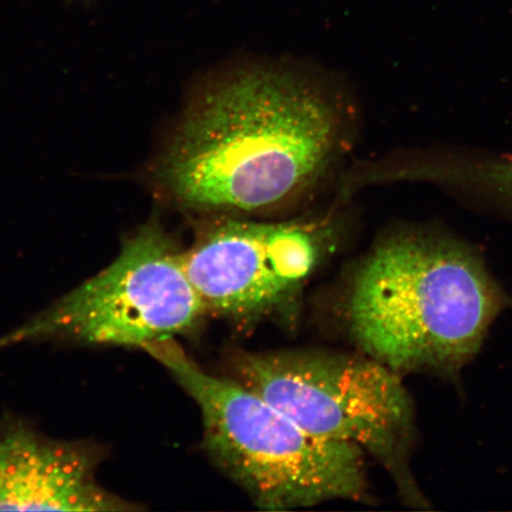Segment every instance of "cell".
<instances>
[{
	"label": "cell",
	"instance_id": "ba28073f",
	"mask_svg": "<svg viewBox=\"0 0 512 512\" xmlns=\"http://www.w3.org/2000/svg\"><path fill=\"white\" fill-rule=\"evenodd\" d=\"M395 172L408 181H430L482 191L512 206V159H416Z\"/></svg>",
	"mask_w": 512,
	"mask_h": 512
},
{
	"label": "cell",
	"instance_id": "7a4b0ae2",
	"mask_svg": "<svg viewBox=\"0 0 512 512\" xmlns=\"http://www.w3.org/2000/svg\"><path fill=\"white\" fill-rule=\"evenodd\" d=\"M509 304L470 247L401 232L382 239L358 266L345 317L363 354L396 374L454 380Z\"/></svg>",
	"mask_w": 512,
	"mask_h": 512
},
{
	"label": "cell",
	"instance_id": "6da1fadb",
	"mask_svg": "<svg viewBox=\"0 0 512 512\" xmlns=\"http://www.w3.org/2000/svg\"><path fill=\"white\" fill-rule=\"evenodd\" d=\"M341 143V117L319 89L279 70H241L191 101L153 179L184 207L253 213L311 187Z\"/></svg>",
	"mask_w": 512,
	"mask_h": 512
},
{
	"label": "cell",
	"instance_id": "5b68a950",
	"mask_svg": "<svg viewBox=\"0 0 512 512\" xmlns=\"http://www.w3.org/2000/svg\"><path fill=\"white\" fill-rule=\"evenodd\" d=\"M206 313L181 249L151 221L105 270L0 338V349L40 339L143 349L184 334Z\"/></svg>",
	"mask_w": 512,
	"mask_h": 512
},
{
	"label": "cell",
	"instance_id": "52a82bcc",
	"mask_svg": "<svg viewBox=\"0 0 512 512\" xmlns=\"http://www.w3.org/2000/svg\"><path fill=\"white\" fill-rule=\"evenodd\" d=\"M94 447L50 440L21 424L0 427V510L127 511L96 480Z\"/></svg>",
	"mask_w": 512,
	"mask_h": 512
},
{
	"label": "cell",
	"instance_id": "8992f818",
	"mask_svg": "<svg viewBox=\"0 0 512 512\" xmlns=\"http://www.w3.org/2000/svg\"><path fill=\"white\" fill-rule=\"evenodd\" d=\"M331 239L322 224L223 220L202 229L182 259L207 313L246 319L285 303L316 270Z\"/></svg>",
	"mask_w": 512,
	"mask_h": 512
},
{
	"label": "cell",
	"instance_id": "3957f363",
	"mask_svg": "<svg viewBox=\"0 0 512 512\" xmlns=\"http://www.w3.org/2000/svg\"><path fill=\"white\" fill-rule=\"evenodd\" d=\"M170 371L202 416L204 445L258 507L281 511L369 501L366 452L317 437L232 377L208 373L176 342L142 349Z\"/></svg>",
	"mask_w": 512,
	"mask_h": 512
},
{
	"label": "cell",
	"instance_id": "277c9868",
	"mask_svg": "<svg viewBox=\"0 0 512 512\" xmlns=\"http://www.w3.org/2000/svg\"><path fill=\"white\" fill-rule=\"evenodd\" d=\"M232 379L317 437L362 448L392 477L402 503L430 509L412 470L414 403L401 375L367 355L238 352Z\"/></svg>",
	"mask_w": 512,
	"mask_h": 512
}]
</instances>
